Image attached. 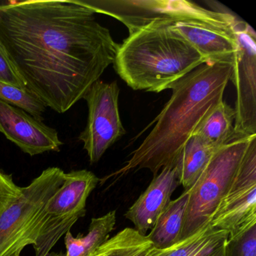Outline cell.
<instances>
[{
	"label": "cell",
	"mask_w": 256,
	"mask_h": 256,
	"mask_svg": "<svg viewBox=\"0 0 256 256\" xmlns=\"http://www.w3.org/2000/svg\"><path fill=\"white\" fill-rule=\"evenodd\" d=\"M208 226L190 238L176 242L169 248L162 250L157 256H188L212 232Z\"/></svg>",
	"instance_id": "7402d4cb"
},
{
	"label": "cell",
	"mask_w": 256,
	"mask_h": 256,
	"mask_svg": "<svg viewBox=\"0 0 256 256\" xmlns=\"http://www.w3.org/2000/svg\"><path fill=\"white\" fill-rule=\"evenodd\" d=\"M224 256H256V223L234 236H228Z\"/></svg>",
	"instance_id": "ffe728a7"
},
{
	"label": "cell",
	"mask_w": 256,
	"mask_h": 256,
	"mask_svg": "<svg viewBox=\"0 0 256 256\" xmlns=\"http://www.w3.org/2000/svg\"><path fill=\"white\" fill-rule=\"evenodd\" d=\"M48 256H66V254H62V253L50 252Z\"/></svg>",
	"instance_id": "484cf974"
},
{
	"label": "cell",
	"mask_w": 256,
	"mask_h": 256,
	"mask_svg": "<svg viewBox=\"0 0 256 256\" xmlns=\"http://www.w3.org/2000/svg\"><path fill=\"white\" fill-rule=\"evenodd\" d=\"M228 235L226 230L212 229L206 239L188 256H224V246Z\"/></svg>",
	"instance_id": "44dd1931"
},
{
	"label": "cell",
	"mask_w": 256,
	"mask_h": 256,
	"mask_svg": "<svg viewBox=\"0 0 256 256\" xmlns=\"http://www.w3.org/2000/svg\"><path fill=\"white\" fill-rule=\"evenodd\" d=\"M234 108L222 100L205 114L193 134L209 146L218 149L234 138Z\"/></svg>",
	"instance_id": "2e32d148"
},
{
	"label": "cell",
	"mask_w": 256,
	"mask_h": 256,
	"mask_svg": "<svg viewBox=\"0 0 256 256\" xmlns=\"http://www.w3.org/2000/svg\"><path fill=\"white\" fill-rule=\"evenodd\" d=\"M256 223V136H252L226 197L209 226L234 236Z\"/></svg>",
	"instance_id": "9c48e42d"
},
{
	"label": "cell",
	"mask_w": 256,
	"mask_h": 256,
	"mask_svg": "<svg viewBox=\"0 0 256 256\" xmlns=\"http://www.w3.org/2000/svg\"><path fill=\"white\" fill-rule=\"evenodd\" d=\"M100 180L88 170L66 174L64 184L46 204V215L56 218H79L86 214V200Z\"/></svg>",
	"instance_id": "4fadbf2b"
},
{
	"label": "cell",
	"mask_w": 256,
	"mask_h": 256,
	"mask_svg": "<svg viewBox=\"0 0 256 256\" xmlns=\"http://www.w3.org/2000/svg\"><path fill=\"white\" fill-rule=\"evenodd\" d=\"M65 174L60 168H48L22 187L20 197L0 215V256H16L34 245L46 204L64 184Z\"/></svg>",
	"instance_id": "5b68a950"
},
{
	"label": "cell",
	"mask_w": 256,
	"mask_h": 256,
	"mask_svg": "<svg viewBox=\"0 0 256 256\" xmlns=\"http://www.w3.org/2000/svg\"><path fill=\"white\" fill-rule=\"evenodd\" d=\"M233 68L234 62H206L172 84V96L154 128L115 175L149 169L155 176L163 168L174 164L205 114L222 101Z\"/></svg>",
	"instance_id": "7a4b0ae2"
},
{
	"label": "cell",
	"mask_w": 256,
	"mask_h": 256,
	"mask_svg": "<svg viewBox=\"0 0 256 256\" xmlns=\"http://www.w3.org/2000/svg\"><path fill=\"white\" fill-rule=\"evenodd\" d=\"M238 52L230 80L236 89L234 138L256 134V34L242 20L234 26Z\"/></svg>",
	"instance_id": "ba28073f"
},
{
	"label": "cell",
	"mask_w": 256,
	"mask_h": 256,
	"mask_svg": "<svg viewBox=\"0 0 256 256\" xmlns=\"http://www.w3.org/2000/svg\"><path fill=\"white\" fill-rule=\"evenodd\" d=\"M95 14H107L122 22L130 34L155 22L196 20L233 30L238 19L224 12L214 11L186 0H73Z\"/></svg>",
	"instance_id": "8992f818"
},
{
	"label": "cell",
	"mask_w": 256,
	"mask_h": 256,
	"mask_svg": "<svg viewBox=\"0 0 256 256\" xmlns=\"http://www.w3.org/2000/svg\"><path fill=\"white\" fill-rule=\"evenodd\" d=\"M252 136L232 139L220 148L188 190V203L179 242L209 226L211 217L232 186Z\"/></svg>",
	"instance_id": "277c9868"
},
{
	"label": "cell",
	"mask_w": 256,
	"mask_h": 256,
	"mask_svg": "<svg viewBox=\"0 0 256 256\" xmlns=\"http://www.w3.org/2000/svg\"><path fill=\"white\" fill-rule=\"evenodd\" d=\"M0 101L24 110L34 118L42 120L46 104L28 88L20 89L10 84L0 82Z\"/></svg>",
	"instance_id": "d6986e66"
},
{
	"label": "cell",
	"mask_w": 256,
	"mask_h": 256,
	"mask_svg": "<svg viewBox=\"0 0 256 256\" xmlns=\"http://www.w3.org/2000/svg\"><path fill=\"white\" fill-rule=\"evenodd\" d=\"M119 94L116 80L106 83L98 80L84 97L88 106V122L78 138L92 164L98 162L106 150L125 134L120 116Z\"/></svg>",
	"instance_id": "52a82bcc"
},
{
	"label": "cell",
	"mask_w": 256,
	"mask_h": 256,
	"mask_svg": "<svg viewBox=\"0 0 256 256\" xmlns=\"http://www.w3.org/2000/svg\"><path fill=\"white\" fill-rule=\"evenodd\" d=\"M95 12L73 0L0 5V42L26 88L64 114L114 64L119 44Z\"/></svg>",
	"instance_id": "6da1fadb"
},
{
	"label": "cell",
	"mask_w": 256,
	"mask_h": 256,
	"mask_svg": "<svg viewBox=\"0 0 256 256\" xmlns=\"http://www.w3.org/2000/svg\"><path fill=\"white\" fill-rule=\"evenodd\" d=\"M206 62L172 22H155L119 44L114 66L134 90L160 92Z\"/></svg>",
	"instance_id": "3957f363"
},
{
	"label": "cell",
	"mask_w": 256,
	"mask_h": 256,
	"mask_svg": "<svg viewBox=\"0 0 256 256\" xmlns=\"http://www.w3.org/2000/svg\"><path fill=\"white\" fill-rule=\"evenodd\" d=\"M218 149L206 144L194 134L187 140L174 162L178 180L184 191L194 185Z\"/></svg>",
	"instance_id": "5bb4252c"
},
{
	"label": "cell",
	"mask_w": 256,
	"mask_h": 256,
	"mask_svg": "<svg viewBox=\"0 0 256 256\" xmlns=\"http://www.w3.org/2000/svg\"><path fill=\"white\" fill-rule=\"evenodd\" d=\"M152 246L148 236H143L134 228H126L109 238L91 256H136Z\"/></svg>",
	"instance_id": "ac0fdd59"
},
{
	"label": "cell",
	"mask_w": 256,
	"mask_h": 256,
	"mask_svg": "<svg viewBox=\"0 0 256 256\" xmlns=\"http://www.w3.org/2000/svg\"><path fill=\"white\" fill-rule=\"evenodd\" d=\"M162 250H157V248H154V246H151L140 252L136 256H157Z\"/></svg>",
	"instance_id": "d4e9b609"
},
{
	"label": "cell",
	"mask_w": 256,
	"mask_h": 256,
	"mask_svg": "<svg viewBox=\"0 0 256 256\" xmlns=\"http://www.w3.org/2000/svg\"><path fill=\"white\" fill-rule=\"evenodd\" d=\"M172 25L208 62H234L238 48L234 30L196 20H179Z\"/></svg>",
	"instance_id": "7c38bea8"
},
{
	"label": "cell",
	"mask_w": 256,
	"mask_h": 256,
	"mask_svg": "<svg viewBox=\"0 0 256 256\" xmlns=\"http://www.w3.org/2000/svg\"><path fill=\"white\" fill-rule=\"evenodd\" d=\"M22 187L16 185L11 174L0 170V215L22 194Z\"/></svg>",
	"instance_id": "cb8c5ba5"
},
{
	"label": "cell",
	"mask_w": 256,
	"mask_h": 256,
	"mask_svg": "<svg viewBox=\"0 0 256 256\" xmlns=\"http://www.w3.org/2000/svg\"><path fill=\"white\" fill-rule=\"evenodd\" d=\"M16 256H20V254H17Z\"/></svg>",
	"instance_id": "4316f807"
},
{
	"label": "cell",
	"mask_w": 256,
	"mask_h": 256,
	"mask_svg": "<svg viewBox=\"0 0 256 256\" xmlns=\"http://www.w3.org/2000/svg\"><path fill=\"white\" fill-rule=\"evenodd\" d=\"M0 82L20 89L26 88V82L16 68L2 43L0 42Z\"/></svg>",
	"instance_id": "603a6c76"
},
{
	"label": "cell",
	"mask_w": 256,
	"mask_h": 256,
	"mask_svg": "<svg viewBox=\"0 0 256 256\" xmlns=\"http://www.w3.org/2000/svg\"><path fill=\"white\" fill-rule=\"evenodd\" d=\"M180 185L174 164L163 168L154 176L149 186L140 194L125 214L127 220L134 224L138 232L146 236L154 228L162 212L170 203V197Z\"/></svg>",
	"instance_id": "8fae6325"
},
{
	"label": "cell",
	"mask_w": 256,
	"mask_h": 256,
	"mask_svg": "<svg viewBox=\"0 0 256 256\" xmlns=\"http://www.w3.org/2000/svg\"><path fill=\"white\" fill-rule=\"evenodd\" d=\"M116 224V211L92 218L86 234L74 236L71 232L65 234L66 256H91L109 239Z\"/></svg>",
	"instance_id": "e0dca14e"
},
{
	"label": "cell",
	"mask_w": 256,
	"mask_h": 256,
	"mask_svg": "<svg viewBox=\"0 0 256 256\" xmlns=\"http://www.w3.org/2000/svg\"><path fill=\"white\" fill-rule=\"evenodd\" d=\"M188 199L187 190L178 198L170 200L162 212L149 234L146 235L154 248L166 250L179 242Z\"/></svg>",
	"instance_id": "9a60e30c"
},
{
	"label": "cell",
	"mask_w": 256,
	"mask_h": 256,
	"mask_svg": "<svg viewBox=\"0 0 256 256\" xmlns=\"http://www.w3.org/2000/svg\"><path fill=\"white\" fill-rule=\"evenodd\" d=\"M0 132L31 156L59 152L62 142L58 132L22 109L0 101Z\"/></svg>",
	"instance_id": "30bf717a"
}]
</instances>
